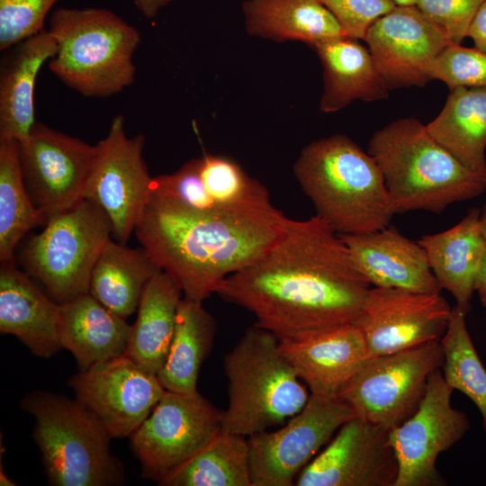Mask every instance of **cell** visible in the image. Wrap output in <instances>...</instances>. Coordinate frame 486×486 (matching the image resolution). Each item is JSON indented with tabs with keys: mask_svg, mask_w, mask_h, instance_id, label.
<instances>
[{
	"mask_svg": "<svg viewBox=\"0 0 486 486\" xmlns=\"http://www.w3.org/2000/svg\"><path fill=\"white\" fill-rule=\"evenodd\" d=\"M139 12L147 19L154 18L159 11L174 0H132Z\"/></svg>",
	"mask_w": 486,
	"mask_h": 486,
	"instance_id": "60d3db41",
	"label": "cell"
},
{
	"mask_svg": "<svg viewBox=\"0 0 486 486\" xmlns=\"http://www.w3.org/2000/svg\"><path fill=\"white\" fill-rule=\"evenodd\" d=\"M452 308L440 292L371 286L354 324L373 357L439 341Z\"/></svg>",
	"mask_w": 486,
	"mask_h": 486,
	"instance_id": "9a60e30c",
	"label": "cell"
},
{
	"mask_svg": "<svg viewBox=\"0 0 486 486\" xmlns=\"http://www.w3.org/2000/svg\"><path fill=\"white\" fill-rule=\"evenodd\" d=\"M364 40L389 90L426 85L428 64L453 43L415 4H396L369 27Z\"/></svg>",
	"mask_w": 486,
	"mask_h": 486,
	"instance_id": "ac0fdd59",
	"label": "cell"
},
{
	"mask_svg": "<svg viewBox=\"0 0 486 486\" xmlns=\"http://www.w3.org/2000/svg\"><path fill=\"white\" fill-rule=\"evenodd\" d=\"M337 19L345 33L364 40L369 27L396 6L394 0H319Z\"/></svg>",
	"mask_w": 486,
	"mask_h": 486,
	"instance_id": "f35d334b",
	"label": "cell"
},
{
	"mask_svg": "<svg viewBox=\"0 0 486 486\" xmlns=\"http://www.w3.org/2000/svg\"><path fill=\"white\" fill-rule=\"evenodd\" d=\"M443 360L440 340L369 357L338 398L356 417L391 429L417 410Z\"/></svg>",
	"mask_w": 486,
	"mask_h": 486,
	"instance_id": "9c48e42d",
	"label": "cell"
},
{
	"mask_svg": "<svg viewBox=\"0 0 486 486\" xmlns=\"http://www.w3.org/2000/svg\"><path fill=\"white\" fill-rule=\"evenodd\" d=\"M367 152L382 171L395 214H439L486 191V176L465 166L413 117L375 131Z\"/></svg>",
	"mask_w": 486,
	"mask_h": 486,
	"instance_id": "277c9868",
	"label": "cell"
},
{
	"mask_svg": "<svg viewBox=\"0 0 486 486\" xmlns=\"http://www.w3.org/2000/svg\"><path fill=\"white\" fill-rule=\"evenodd\" d=\"M223 411L199 393L165 391L148 418L130 436L142 476L161 482L220 431Z\"/></svg>",
	"mask_w": 486,
	"mask_h": 486,
	"instance_id": "30bf717a",
	"label": "cell"
},
{
	"mask_svg": "<svg viewBox=\"0 0 486 486\" xmlns=\"http://www.w3.org/2000/svg\"><path fill=\"white\" fill-rule=\"evenodd\" d=\"M310 47L323 68L321 112H338L355 100L373 102L389 96L369 49L357 39L343 36Z\"/></svg>",
	"mask_w": 486,
	"mask_h": 486,
	"instance_id": "cb8c5ba5",
	"label": "cell"
},
{
	"mask_svg": "<svg viewBox=\"0 0 486 486\" xmlns=\"http://www.w3.org/2000/svg\"><path fill=\"white\" fill-rule=\"evenodd\" d=\"M215 334V320L202 302L183 297L168 354L158 374L165 390L178 393L198 392L199 372L212 349Z\"/></svg>",
	"mask_w": 486,
	"mask_h": 486,
	"instance_id": "f546056e",
	"label": "cell"
},
{
	"mask_svg": "<svg viewBox=\"0 0 486 486\" xmlns=\"http://www.w3.org/2000/svg\"><path fill=\"white\" fill-rule=\"evenodd\" d=\"M443 376L451 388L463 392L478 409L486 434V368L480 359L466 325V314L456 305L440 339Z\"/></svg>",
	"mask_w": 486,
	"mask_h": 486,
	"instance_id": "d6a6232c",
	"label": "cell"
},
{
	"mask_svg": "<svg viewBox=\"0 0 486 486\" xmlns=\"http://www.w3.org/2000/svg\"><path fill=\"white\" fill-rule=\"evenodd\" d=\"M385 428L354 417L298 474L297 486H394L398 462Z\"/></svg>",
	"mask_w": 486,
	"mask_h": 486,
	"instance_id": "e0dca14e",
	"label": "cell"
},
{
	"mask_svg": "<svg viewBox=\"0 0 486 486\" xmlns=\"http://www.w3.org/2000/svg\"><path fill=\"white\" fill-rule=\"evenodd\" d=\"M429 80L444 82L451 90L486 87V53L475 48L452 43L428 66Z\"/></svg>",
	"mask_w": 486,
	"mask_h": 486,
	"instance_id": "e575fe53",
	"label": "cell"
},
{
	"mask_svg": "<svg viewBox=\"0 0 486 486\" xmlns=\"http://www.w3.org/2000/svg\"><path fill=\"white\" fill-rule=\"evenodd\" d=\"M48 31L57 44L50 71L82 95L109 97L134 82L140 33L112 11L58 8Z\"/></svg>",
	"mask_w": 486,
	"mask_h": 486,
	"instance_id": "5b68a950",
	"label": "cell"
},
{
	"mask_svg": "<svg viewBox=\"0 0 486 486\" xmlns=\"http://www.w3.org/2000/svg\"><path fill=\"white\" fill-rule=\"evenodd\" d=\"M112 228L104 211L84 199L45 223L31 237L20 254V262L59 304L89 292L92 270L106 244Z\"/></svg>",
	"mask_w": 486,
	"mask_h": 486,
	"instance_id": "ba28073f",
	"label": "cell"
},
{
	"mask_svg": "<svg viewBox=\"0 0 486 486\" xmlns=\"http://www.w3.org/2000/svg\"><path fill=\"white\" fill-rule=\"evenodd\" d=\"M293 173L315 215L339 235L381 230L395 215L378 164L344 134L308 144Z\"/></svg>",
	"mask_w": 486,
	"mask_h": 486,
	"instance_id": "3957f363",
	"label": "cell"
},
{
	"mask_svg": "<svg viewBox=\"0 0 486 486\" xmlns=\"http://www.w3.org/2000/svg\"><path fill=\"white\" fill-rule=\"evenodd\" d=\"M68 383L111 438L130 437L166 391L158 375L125 355L80 370Z\"/></svg>",
	"mask_w": 486,
	"mask_h": 486,
	"instance_id": "2e32d148",
	"label": "cell"
},
{
	"mask_svg": "<svg viewBox=\"0 0 486 486\" xmlns=\"http://www.w3.org/2000/svg\"><path fill=\"white\" fill-rule=\"evenodd\" d=\"M57 50L47 30L16 45L0 76V140L22 142L35 125L34 88L42 65Z\"/></svg>",
	"mask_w": 486,
	"mask_h": 486,
	"instance_id": "d4e9b609",
	"label": "cell"
},
{
	"mask_svg": "<svg viewBox=\"0 0 486 486\" xmlns=\"http://www.w3.org/2000/svg\"><path fill=\"white\" fill-rule=\"evenodd\" d=\"M160 270L142 247L131 248L111 239L94 266L89 293L126 320L138 310L147 285Z\"/></svg>",
	"mask_w": 486,
	"mask_h": 486,
	"instance_id": "83f0119b",
	"label": "cell"
},
{
	"mask_svg": "<svg viewBox=\"0 0 486 486\" xmlns=\"http://www.w3.org/2000/svg\"><path fill=\"white\" fill-rule=\"evenodd\" d=\"M19 146L26 189L47 220L86 199L96 145L35 123Z\"/></svg>",
	"mask_w": 486,
	"mask_h": 486,
	"instance_id": "5bb4252c",
	"label": "cell"
},
{
	"mask_svg": "<svg viewBox=\"0 0 486 486\" xmlns=\"http://www.w3.org/2000/svg\"><path fill=\"white\" fill-rule=\"evenodd\" d=\"M21 405L35 418L33 437L51 485L124 482L122 465L110 452L111 436L77 399L34 391L23 397Z\"/></svg>",
	"mask_w": 486,
	"mask_h": 486,
	"instance_id": "52a82bcc",
	"label": "cell"
},
{
	"mask_svg": "<svg viewBox=\"0 0 486 486\" xmlns=\"http://www.w3.org/2000/svg\"><path fill=\"white\" fill-rule=\"evenodd\" d=\"M480 216L481 210L472 208L454 226L424 235L418 241L440 289L450 292L455 305L466 315L472 307L477 273L486 250Z\"/></svg>",
	"mask_w": 486,
	"mask_h": 486,
	"instance_id": "7402d4cb",
	"label": "cell"
},
{
	"mask_svg": "<svg viewBox=\"0 0 486 486\" xmlns=\"http://www.w3.org/2000/svg\"><path fill=\"white\" fill-rule=\"evenodd\" d=\"M145 138L128 137L124 118L115 116L97 155L86 199L106 214L114 240L126 244L140 220L151 194L152 178L143 158Z\"/></svg>",
	"mask_w": 486,
	"mask_h": 486,
	"instance_id": "4fadbf2b",
	"label": "cell"
},
{
	"mask_svg": "<svg viewBox=\"0 0 486 486\" xmlns=\"http://www.w3.org/2000/svg\"><path fill=\"white\" fill-rule=\"evenodd\" d=\"M399 5H411L415 4L416 0H394Z\"/></svg>",
	"mask_w": 486,
	"mask_h": 486,
	"instance_id": "f6af8a7d",
	"label": "cell"
},
{
	"mask_svg": "<svg viewBox=\"0 0 486 486\" xmlns=\"http://www.w3.org/2000/svg\"><path fill=\"white\" fill-rule=\"evenodd\" d=\"M60 304L44 293L16 262L0 266V332L16 337L35 356L48 358L61 347Z\"/></svg>",
	"mask_w": 486,
	"mask_h": 486,
	"instance_id": "44dd1931",
	"label": "cell"
},
{
	"mask_svg": "<svg viewBox=\"0 0 486 486\" xmlns=\"http://www.w3.org/2000/svg\"><path fill=\"white\" fill-rule=\"evenodd\" d=\"M427 129L465 166L486 176V87L451 90Z\"/></svg>",
	"mask_w": 486,
	"mask_h": 486,
	"instance_id": "f1b7e54d",
	"label": "cell"
},
{
	"mask_svg": "<svg viewBox=\"0 0 486 486\" xmlns=\"http://www.w3.org/2000/svg\"><path fill=\"white\" fill-rule=\"evenodd\" d=\"M279 346L310 393L328 398H338L369 358L354 323L279 339Z\"/></svg>",
	"mask_w": 486,
	"mask_h": 486,
	"instance_id": "d6986e66",
	"label": "cell"
},
{
	"mask_svg": "<svg viewBox=\"0 0 486 486\" xmlns=\"http://www.w3.org/2000/svg\"><path fill=\"white\" fill-rule=\"evenodd\" d=\"M183 297L179 285L160 270L140 302L124 355L153 374L158 375L166 359Z\"/></svg>",
	"mask_w": 486,
	"mask_h": 486,
	"instance_id": "4316f807",
	"label": "cell"
},
{
	"mask_svg": "<svg viewBox=\"0 0 486 486\" xmlns=\"http://www.w3.org/2000/svg\"><path fill=\"white\" fill-rule=\"evenodd\" d=\"M356 417L340 398L310 395L305 407L275 431L248 438L252 486H292L319 449Z\"/></svg>",
	"mask_w": 486,
	"mask_h": 486,
	"instance_id": "7c38bea8",
	"label": "cell"
},
{
	"mask_svg": "<svg viewBox=\"0 0 486 486\" xmlns=\"http://www.w3.org/2000/svg\"><path fill=\"white\" fill-rule=\"evenodd\" d=\"M242 14L248 34L275 41L309 44L347 36L319 0H245Z\"/></svg>",
	"mask_w": 486,
	"mask_h": 486,
	"instance_id": "484cf974",
	"label": "cell"
},
{
	"mask_svg": "<svg viewBox=\"0 0 486 486\" xmlns=\"http://www.w3.org/2000/svg\"><path fill=\"white\" fill-rule=\"evenodd\" d=\"M131 326L91 293L60 304L59 342L74 356L79 370L125 354Z\"/></svg>",
	"mask_w": 486,
	"mask_h": 486,
	"instance_id": "603a6c76",
	"label": "cell"
},
{
	"mask_svg": "<svg viewBox=\"0 0 486 486\" xmlns=\"http://www.w3.org/2000/svg\"><path fill=\"white\" fill-rule=\"evenodd\" d=\"M287 219L274 205L202 212L151 193L134 233L184 298L203 302L228 276L261 256Z\"/></svg>",
	"mask_w": 486,
	"mask_h": 486,
	"instance_id": "7a4b0ae2",
	"label": "cell"
},
{
	"mask_svg": "<svg viewBox=\"0 0 486 486\" xmlns=\"http://www.w3.org/2000/svg\"><path fill=\"white\" fill-rule=\"evenodd\" d=\"M47 222L26 189L19 142L0 140V261L14 262L16 248L32 229Z\"/></svg>",
	"mask_w": 486,
	"mask_h": 486,
	"instance_id": "1f68e13d",
	"label": "cell"
},
{
	"mask_svg": "<svg viewBox=\"0 0 486 486\" xmlns=\"http://www.w3.org/2000/svg\"><path fill=\"white\" fill-rule=\"evenodd\" d=\"M229 403L222 430L248 437L299 413L310 393L272 332L254 325L225 356Z\"/></svg>",
	"mask_w": 486,
	"mask_h": 486,
	"instance_id": "8992f818",
	"label": "cell"
},
{
	"mask_svg": "<svg viewBox=\"0 0 486 486\" xmlns=\"http://www.w3.org/2000/svg\"><path fill=\"white\" fill-rule=\"evenodd\" d=\"M200 175L204 189L218 210L266 208L272 204L269 193L228 157L204 155Z\"/></svg>",
	"mask_w": 486,
	"mask_h": 486,
	"instance_id": "836d02e7",
	"label": "cell"
},
{
	"mask_svg": "<svg viewBox=\"0 0 486 486\" xmlns=\"http://www.w3.org/2000/svg\"><path fill=\"white\" fill-rule=\"evenodd\" d=\"M480 220L482 232L486 239V205H484L483 208L481 210Z\"/></svg>",
	"mask_w": 486,
	"mask_h": 486,
	"instance_id": "ee69618b",
	"label": "cell"
},
{
	"mask_svg": "<svg viewBox=\"0 0 486 486\" xmlns=\"http://www.w3.org/2000/svg\"><path fill=\"white\" fill-rule=\"evenodd\" d=\"M454 389L441 368L428 378L417 410L389 431V442L398 462L394 486H441L445 481L436 468L440 454L451 448L468 432L465 412L451 404Z\"/></svg>",
	"mask_w": 486,
	"mask_h": 486,
	"instance_id": "8fae6325",
	"label": "cell"
},
{
	"mask_svg": "<svg viewBox=\"0 0 486 486\" xmlns=\"http://www.w3.org/2000/svg\"><path fill=\"white\" fill-rule=\"evenodd\" d=\"M151 193L167 197L189 208L215 212L200 175V158H193L172 174L152 178Z\"/></svg>",
	"mask_w": 486,
	"mask_h": 486,
	"instance_id": "8d00e7d4",
	"label": "cell"
},
{
	"mask_svg": "<svg viewBox=\"0 0 486 486\" xmlns=\"http://www.w3.org/2000/svg\"><path fill=\"white\" fill-rule=\"evenodd\" d=\"M477 49L486 53V0L479 8L468 30Z\"/></svg>",
	"mask_w": 486,
	"mask_h": 486,
	"instance_id": "ab89813d",
	"label": "cell"
},
{
	"mask_svg": "<svg viewBox=\"0 0 486 486\" xmlns=\"http://www.w3.org/2000/svg\"><path fill=\"white\" fill-rule=\"evenodd\" d=\"M485 0H416L415 5L438 25L454 44L467 37L469 27Z\"/></svg>",
	"mask_w": 486,
	"mask_h": 486,
	"instance_id": "74e56055",
	"label": "cell"
},
{
	"mask_svg": "<svg viewBox=\"0 0 486 486\" xmlns=\"http://www.w3.org/2000/svg\"><path fill=\"white\" fill-rule=\"evenodd\" d=\"M0 485L1 486H14L16 483H14L4 472L3 467L1 464V469H0Z\"/></svg>",
	"mask_w": 486,
	"mask_h": 486,
	"instance_id": "7bdbcfd3",
	"label": "cell"
},
{
	"mask_svg": "<svg viewBox=\"0 0 486 486\" xmlns=\"http://www.w3.org/2000/svg\"><path fill=\"white\" fill-rule=\"evenodd\" d=\"M58 0H0V50H6L44 30Z\"/></svg>",
	"mask_w": 486,
	"mask_h": 486,
	"instance_id": "d590c367",
	"label": "cell"
},
{
	"mask_svg": "<svg viewBox=\"0 0 486 486\" xmlns=\"http://www.w3.org/2000/svg\"><path fill=\"white\" fill-rule=\"evenodd\" d=\"M340 236L356 268L371 286L420 292L441 291L424 248L396 227Z\"/></svg>",
	"mask_w": 486,
	"mask_h": 486,
	"instance_id": "ffe728a7",
	"label": "cell"
},
{
	"mask_svg": "<svg viewBox=\"0 0 486 486\" xmlns=\"http://www.w3.org/2000/svg\"><path fill=\"white\" fill-rule=\"evenodd\" d=\"M475 292L479 296L482 305L486 310V250L477 273Z\"/></svg>",
	"mask_w": 486,
	"mask_h": 486,
	"instance_id": "b9f144b4",
	"label": "cell"
},
{
	"mask_svg": "<svg viewBox=\"0 0 486 486\" xmlns=\"http://www.w3.org/2000/svg\"><path fill=\"white\" fill-rule=\"evenodd\" d=\"M161 486H252L246 436L220 431L191 459L158 482Z\"/></svg>",
	"mask_w": 486,
	"mask_h": 486,
	"instance_id": "4dcf8cb0",
	"label": "cell"
},
{
	"mask_svg": "<svg viewBox=\"0 0 486 486\" xmlns=\"http://www.w3.org/2000/svg\"><path fill=\"white\" fill-rule=\"evenodd\" d=\"M370 287L342 237L314 215L288 218L276 241L216 293L284 339L354 323Z\"/></svg>",
	"mask_w": 486,
	"mask_h": 486,
	"instance_id": "6da1fadb",
	"label": "cell"
}]
</instances>
